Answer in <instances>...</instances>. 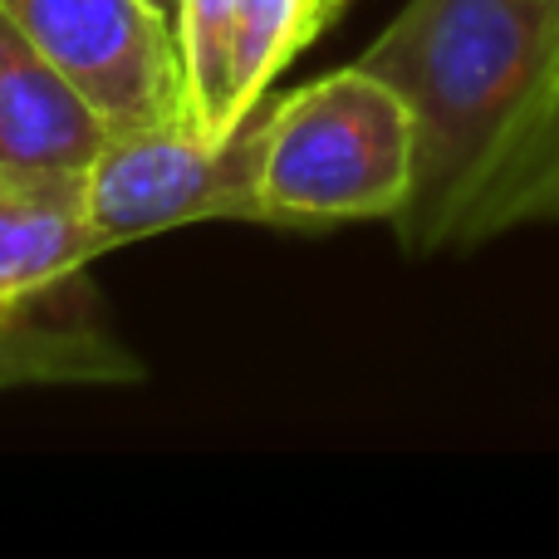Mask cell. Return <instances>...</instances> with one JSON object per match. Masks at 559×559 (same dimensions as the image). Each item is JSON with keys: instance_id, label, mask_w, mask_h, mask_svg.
<instances>
[{"instance_id": "30bf717a", "label": "cell", "mask_w": 559, "mask_h": 559, "mask_svg": "<svg viewBox=\"0 0 559 559\" xmlns=\"http://www.w3.org/2000/svg\"><path fill=\"white\" fill-rule=\"evenodd\" d=\"M535 216H559V64H555V79L545 88L540 108H535L531 128L515 143L511 163L501 167L491 197L476 212L466 246L486 241V236L506 231V226L535 222Z\"/></svg>"}, {"instance_id": "3957f363", "label": "cell", "mask_w": 559, "mask_h": 559, "mask_svg": "<svg viewBox=\"0 0 559 559\" xmlns=\"http://www.w3.org/2000/svg\"><path fill=\"white\" fill-rule=\"evenodd\" d=\"M261 128L265 104L226 143H206L192 123L114 128L79 202L98 251L192 222H261Z\"/></svg>"}, {"instance_id": "52a82bcc", "label": "cell", "mask_w": 559, "mask_h": 559, "mask_svg": "<svg viewBox=\"0 0 559 559\" xmlns=\"http://www.w3.org/2000/svg\"><path fill=\"white\" fill-rule=\"evenodd\" d=\"M98 251L84 212L0 187V305H35Z\"/></svg>"}, {"instance_id": "ba28073f", "label": "cell", "mask_w": 559, "mask_h": 559, "mask_svg": "<svg viewBox=\"0 0 559 559\" xmlns=\"http://www.w3.org/2000/svg\"><path fill=\"white\" fill-rule=\"evenodd\" d=\"M236 20L241 0H177V49H182L187 123L206 143H226L236 133L231 74H236Z\"/></svg>"}, {"instance_id": "7a4b0ae2", "label": "cell", "mask_w": 559, "mask_h": 559, "mask_svg": "<svg viewBox=\"0 0 559 559\" xmlns=\"http://www.w3.org/2000/svg\"><path fill=\"white\" fill-rule=\"evenodd\" d=\"M413 108L373 69L348 64L285 98H265L261 222H393L413 197Z\"/></svg>"}, {"instance_id": "7c38bea8", "label": "cell", "mask_w": 559, "mask_h": 559, "mask_svg": "<svg viewBox=\"0 0 559 559\" xmlns=\"http://www.w3.org/2000/svg\"><path fill=\"white\" fill-rule=\"evenodd\" d=\"M545 5H559V0H545Z\"/></svg>"}, {"instance_id": "277c9868", "label": "cell", "mask_w": 559, "mask_h": 559, "mask_svg": "<svg viewBox=\"0 0 559 559\" xmlns=\"http://www.w3.org/2000/svg\"><path fill=\"white\" fill-rule=\"evenodd\" d=\"M114 128L187 123L182 49L147 0H0Z\"/></svg>"}, {"instance_id": "9c48e42d", "label": "cell", "mask_w": 559, "mask_h": 559, "mask_svg": "<svg viewBox=\"0 0 559 559\" xmlns=\"http://www.w3.org/2000/svg\"><path fill=\"white\" fill-rule=\"evenodd\" d=\"M344 0H241L236 20V74H231V118L246 123L271 98L280 69L338 15Z\"/></svg>"}, {"instance_id": "8992f818", "label": "cell", "mask_w": 559, "mask_h": 559, "mask_svg": "<svg viewBox=\"0 0 559 559\" xmlns=\"http://www.w3.org/2000/svg\"><path fill=\"white\" fill-rule=\"evenodd\" d=\"M147 368L118 334L84 319H45L35 305H0V393L10 388H123Z\"/></svg>"}, {"instance_id": "8fae6325", "label": "cell", "mask_w": 559, "mask_h": 559, "mask_svg": "<svg viewBox=\"0 0 559 559\" xmlns=\"http://www.w3.org/2000/svg\"><path fill=\"white\" fill-rule=\"evenodd\" d=\"M147 5H153L163 20H177V0H147Z\"/></svg>"}, {"instance_id": "6da1fadb", "label": "cell", "mask_w": 559, "mask_h": 559, "mask_svg": "<svg viewBox=\"0 0 559 559\" xmlns=\"http://www.w3.org/2000/svg\"><path fill=\"white\" fill-rule=\"evenodd\" d=\"M413 108V197L393 216L413 255L466 246L559 64V5L545 0H407L358 55Z\"/></svg>"}, {"instance_id": "5b68a950", "label": "cell", "mask_w": 559, "mask_h": 559, "mask_svg": "<svg viewBox=\"0 0 559 559\" xmlns=\"http://www.w3.org/2000/svg\"><path fill=\"white\" fill-rule=\"evenodd\" d=\"M108 133L94 98L0 5V187L79 212Z\"/></svg>"}]
</instances>
